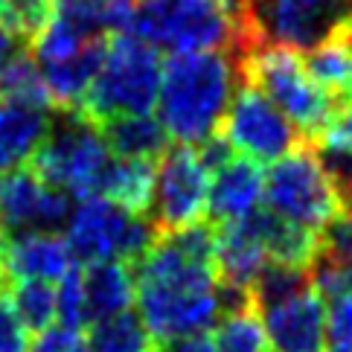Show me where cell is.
<instances>
[{"mask_svg": "<svg viewBox=\"0 0 352 352\" xmlns=\"http://www.w3.org/2000/svg\"><path fill=\"white\" fill-rule=\"evenodd\" d=\"M216 228L204 219L160 233L134 262V303L148 335L160 344L212 332L221 318L219 274L212 262Z\"/></svg>", "mask_w": 352, "mask_h": 352, "instance_id": "1", "label": "cell"}, {"mask_svg": "<svg viewBox=\"0 0 352 352\" xmlns=\"http://www.w3.org/2000/svg\"><path fill=\"white\" fill-rule=\"evenodd\" d=\"M242 85V67L233 50L172 53L163 65L157 91V120L169 140L201 146L219 134L228 105Z\"/></svg>", "mask_w": 352, "mask_h": 352, "instance_id": "2", "label": "cell"}, {"mask_svg": "<svg viewBox=\"0 0 352 352\" xmlns=\"http://www.w3.org/2000/svg\"><path fill=\"white\" fill-rule=\"evenodd\" d=\"M236 23V56L276 47L309 53L352 21V0H228Z\"/></svg>", "mask_w": 352, "mask_h": 352, "instance_id": "3", "label": "cell"}, {"mask_svg": "<svg viewBox=\"0 0 352 352\" xmlns=\"http://www.w3.org/2000/svg\"><path fill=\"white\" fill-rule=\"evenodd\" d=\"M163 76L160 53L134 32H114L105 38V56L82 96L79 111L94 122L125 114H148L157 102Z\"/></svg>", "mask_w": 352, "mask_h": 352, "instance_id": "4", "label": "cell"}, {"mask_svg": "<svg viewBox=\"0 0 352 352\" xmlns=\"http://www.w3.org/2000/svg\"><path fill=\"white\" fill-rule=\"evenodd\" d=\"M242 79L265 94L283 111V117L303 134V140H314L323 125L332 120L338 99L309 76L306 65L292 50L256 47L239 58Z\"/></svg>", "mask_w": 352, "mask_h": 352, "instance_id": "5", "label": "cell"}, {"mask_svg": "<svg viewBox=\"0 0 352 352\" xmlns=\"http://www.w3.org/2000/svg\"><path fill=\"white\" fill-rule=\"evenodd\" d=\"M111 160L99 125L79 108H56L53 122L32 155V172L73 198L96 195V184Z\"/></svg>", "mask_w": 352, "mask_h": 352, "instance_id": "6", "label": "cell"}, {"mask_svg": "<svg viewBox=\"0 0 352 352\" xmlns=\"http://www.w3.org/2000/svg\"><path fill=\"white\" fill-rule=\"evenodd\" d=\"M131 32L166 53H236V23L219 0H137Z\"/></svg>", "mask_w": 352, "mask_h": 352, "instance_id": "7", "label": "cell"}, {"mask_svg": "<svg viewBox=\"0 0 352 352\" xmlns=\"http://www.w3.org/2000/svg\"><path fill=\"white\" fill-rule=\"evenodd\" d=\"M67 245L85 265L125 262L134 265L157 242V228L146 212H131L105 195H87L73 207L67 221Z\"/></svg>", "mask_w": 352, "mask_h": 352, "instance_id": "8", "label": "cell"}, {"mask_svg": "<svg viewBox=\"0 0 352 352\" xmlns=\"http://www.w3.org/2000/svg\"><path fill=\"white\" fill-rule=\"evenodd\" d=\"M262 201L274 216L314 233H320L323 224L341 212L338 186L320 166L311 143L297 146L294 152L268 163Z\"/></svg>", "mask_w": 352, "mask_h": 352, "instance_id": "9", "label": "cell"}, {"mask_svg": "<svg viewBox=\"0 0 352 352\" xmlns=\"http://www.w3.org/2000/svg\"><path fill=\"white\" fill-rule=\"evenodd\" d=\"M210 169L201 163L195 146H169L155 169L152 201L146 216L152 219L157 233L181 230L186 224L207 219Z\"/></svg>", "mask_w": 352, "mask_h": 352, "instance_id": "10", "label": "cell"}, {"mask_svg": "<svg viewBox=\"0 0 352 352\" xmlns=\"http://www.w3.org/2000/svg\"><path fill=\"white\" fill-rule=\"evenodd\" d=\"M219 134L230 143L236 155L250 157L259 166L280 160L297 146H303V134L283 117V111L265 94L245 79L236 87Z\"/></svg>", "mask_w": 352, "mask_h": 352, "instance_id": "11", "label": "cell"}, {"mask_svg": "<svg viewBox=\"0 0 352 352\" xmlns=\"http://www.w3.org/2000/svg\"><path fill=\"white\" fill-rule=\"evenodd\" d=\"M73 195L47 186L32 169L0 175V233H58L73 216Z\"/></svg>", "mask_w": 352, "mask_h": 352, "instance_id": "12", "label": "cell"}, {"mask_svg": "<svg viewBox=\"0 0 352 352\" xmlns=\"http://www.w3.org/2000/svg\"><path fill=\"white\" fill-rule=\"evenodd\" d=\"M254 309L265 332V344L274 352H320L326 303L311 285Z\"/></svg>", "mask_w": 352, "mask_h": 352, "instance_id": "13", "label": "cell"}, {"mask_svg": "<svg viewBox=\"0 0 352 352\" xmlns=\"http://www.w3.org/2000/svg\"><path fill=\"white\" fill-rule=\"evenodd\" d=\"M76 256L67 245V239L47 230H27V233H0V271L6 280H41L58 283Z\"/></svg>", "mask_w": 352, "mask_h": 352, "instance_id": "14", "label": "cell"}, {"mask_svg": "<svg viewBox=\"0 0 352 352\" xmlns=\"http://www.w3.org/2000/svg\"><path fill=\"white\" fill-rule=\"evenodd\" d=\"M262 186L265 172L250 157L233 155L219 169L210 172V195H207V221H239L262 207Z\"/></svg>", "mask_w": 352, "mask_h": 352, "instance_id": "15", "label": "cell"}, {"mask_svg": "<svg viewBox=\"0 0 352 352\" xmlns=\"http://www.w3.org/2000/svg\"><path fill=\"white\" fill-rule=\"evenodd\" d=\"M56 108L0 96V175L23 169L38 152Z\"/></svg>", "mask_w": 352, "mask_h": 352, "instance_id": "16", "label": "cell"}, {"mask_svg": "<svg viewBox=\"0 0 352 352\" xmlns=\"http://www.w3.org/2000/svg\"><path fill=\"white\" fill-rule=\"evenodd\" d=\"M212 262H216L219 283L228 288L250 294V285L256 283L262 268L268 265V254L262 248L259 236L254 230V221L239 219L216 224V250H212Z\"/></svg>", "mask_w": 352, "mask_h": 352, "instance_id": "17", "label": "cell"}, {"mask_svg": "<svg viewBox=\"0 0 352 352\" xmlns=\"http://www.w3.org/2000/svg\"><path fill=\"white\" fill-rule=\"evenodd\" d=\"M85 294V326L131 311L134 303V274L125 262H91L82 271Z\"/></svg>", "mask_w": 352, "mask_h": 352, "instance_id": "18", "label": "cell"}, {"mask_svg": "<svg viewBox=\"0 0 352 352\" xmlns=\"http://www.w3.org/2000/svg\"><path fill=\"white\" fill-rule=\"evenodd\" d=\"M102 56H105V38H94L79 53L61 61H38L41 79L56 108H79L82 96L87 94L99 65H102Z\"/></svg>", "mask_w": 352, "mask_h": 352, "instance_id": "19", "label": "cell"}, {"mask_svg": "<svg viewBox=\"0 0 352 352\" xmlns=\"http://www.w3.org/2000/svg\"><path fill=\"white\" fill-rule=\"evenodd\" d=\"M102 131V140L111 155L131 157V160H152L157 163L163 152L172 146L166 129L152 114H125L96 122Z\"/></svg>", "mask_w": 352, "mask_h": 352, "instance_id": "20", "label": "cell"}, {"mask_svg": "<svg viewBox=\"0 0 352 352\" xmlns=\"http://www.w3.org/2000/svg\"><path fill=\"white\" fill-rule=\"evenodd\" d=\"M250 221H254V230L268 254V262L309 268V262L318 254V233L300 228L294 221H285L262 207L256 212H250Z\"/></svg>", "mask_w": 352, "mask_h": 352, "instance_id": "21", "label": "cell"}, {"mask_svg": "<svg viewBox=\"0 0 352 352\" xmlns=\"http://www.w3.org/2000/svg\"><path fill=\"white\" fill-rule=\"evenodd\" d=\"M155 186V163L152 160H131V157H111L96 184V195L117 201L120 207L131 212H146L152 201Z\"/></svg>", "mask_w": 352, "mask_h": 352, "instance_id": "22", "label": "cell"}, {"mask_svg": "<svg viewBox=\"0 0 352 352\" xmlns=\"http://www.w3.org/2000/svg\"><path fill=\"white\" fill-rule=\"evenodd\" d=\"M155 338L148 335L140 314L122 311L117 318L91 323L85 335L87 352H152Z\"/></svg>", "mask_w": 352, "mask_h": 352, "instance_id": "23", "label": "cell"}, {"mask_svg": "<svg viewBox=\"0 0 352 352\" xmlns=\"http://www.w3.org/2000/svg\"><path fill=\"white\" fill-rule=\"evenodd\" d=\"M309 58L303 61L309 76L318 82L323 91H329L338 102H344V91H346V79H349V67H352V53L349 44L344 41V35L338 32L329 41L318 44L314 50L306 53Z\"/></svg>", "mask_w": 352, "mask_h": 352, "instance_id": "24", "label": "cell"}, {"mask_svg": "<svg viewBox=\"0 0 352 352\" xmlns=\"http://www.w3.org/2000/svg\"><path fill=\"white\" fill-rule=\"evenodd\" d=\"M212 352H265V332L254 306L224 311L210 332Z\"/></svg>", "mask_w": 352, "mask_h": 352, "instance_id": "25", "label": "cell"}, {"mask_svg": "<svg viewBox=\"0 0 352 352\" xmlns=\"http://www.w3.org/2000/svg\"><path fill=\"white\" fill-rule=\"evenodd\" d=\"M9 303L27 332H41L56 320V288L41 280H18L9 288Z\"/></svg>", "mask_w": 352, "mask_h": 352, "instance_id": "26", "label": "cell"}, {"mask_svg": "<svg viewBox=\"0 0 352 352\" xmlns=\"http://www.w3.org/2000/svg\"><path fill=\"white\" fill-rule=\"evenodd\" d=\"M0 96H12V99H23V102H32V105L56 108L53 99H50L47 85L41 79L38 65H35V58H30L23 50L9 61L3 76H0Z\"/></svg>", "mask_w": 352, "mask_h": 352, "instance_id": "27", "label": "cell"}, {"mask_svg": "<svg viewBox=\"0 0 352 352\" xmlns=\"http://www.w3.org/2000/svg\"><path fill=\"white\" fill-rule=\"evenodd\" d=\"M56 0H0V27H6L21 44L35 41L53 18Z\"/></svg>", "mask_w": 352, "mask_h": 352, "instance_id": "28", "label": "cell"}, {"mask_svg": "<svg viewBox=\"0 0 352 352\" xmlns=\"http://www.w3.org/2000/svg\"><path fill=\"white\" fill-rule=\"evenodd\" d=\"M320 352H352V292L326 300Z\"/></svg>", "mask_w": 352, "mask_h": 352, "instance_id": "29", "label": "cell"}, {"mask_svg": "<svg viewBox=\"0 0 352 352\" xmlns=\"http://www.w3.org/2000/svg\"><path fill=\"white\" fill-rule=\"evenodd\" d=\"M56 318L61 326L82 329L85 326V294H82V271L73 265L58 280L56 288Z\"/></svg>", "mask_w": 352, "mask_h": 352, "instance_id": "30", "label": "cell"}, {"mask_svg": "<svg viewBox=\"0 0 352 352\" xmlns=\"http://www.w3.org/2000/svg\"><path fill=\"white\" fill-rule=\"evenodd\" d=\"M318 254L329 256L335 262L352 265V216L349 212H338L320 228L318 233Z\"/></svg>", "mask_w": 352, "mask_h": 352, "instance_id": "31", "label": "cell"}, {"mask_svg": "<svg viewBox=\"0 0 352 352\" xmlns=\"http://www.w3.org/2000/svg\"><path fill=\"white\" fill-rule=\"evenodd\" d=\"M27 352H87L85 346V335L82 329H70V326H53L35 332V338L30 341Z\"/></svg>", "mask_w": 352, "mask_h": 352, "instance_id": "32", "label": "cell"}, {"mask_svg": "<svg viewBox=\"0 0 352 352\" xmlns=\"http://www.w3.org/2000/svg\"><path fill=\"white\" fill-rule=\"evenodd\" d=\"M27 329L12 309L6 288H0V352H27Z\"/></svg>", "mask_w": 352, "mask_h": 352, "instance_id": "33", "label": "cell"}, {"mask_svg": "<svg viewBox=\"0 0 352 352\" xmlns=\"http://www.w3.org/2000/svg\"><path fill=\"white\" fill-rule=\"evenodd\" d=\"M309 143H329V146H338V148H344V152L352 155V105L349 102L338 105L332 120L326 122L323 131Z\"/></svg>", "mask_w": 352, "mask_h": 352, "instance_id": "34", "label": "cell"}, {"mask_svg": "<svg viewBox=\"0 0 352 352\" xmlns=\"http://www.w3.org/2000/svg\"><path fill=\"white\" fill-rule=\"evenodd\" d=\"M23 50V44L15 38V35H12L6 27H0V76H3V70H6V65L12 58H15L18 53Z\"/></svg>", "mask_w": 352, "mask_h": 352, "instance_id": "35", "label": "cell"}, {"mask_svg": "<svg viewBox=\"0 0 352 352\" xmlns=\"http://www.w3.org/2000/svg\"><path fill=\"white\" fill-rule=\"evenodd\" d=\"M338 198H341V207L349 212V216H352V181L349 184H344L341 186V190H338Z\"/></svg>", "mask_w": 352, "mask_h": 352, "instance_id": "36", "label": "cell"}, {"mask_svg": "<svg viewBox=\"0 0 352 352\" xmlns=\"http://www.w3.org/2000/svg\"><path fill=\"white\" fill-rule=\"evenodd\" d=\"M152 352H155V349H152ZM157 352H172V349H169V346H163V349H157Z\"/></svg>", "mask_w": 352, "mask_h": 352, "instance_id": "37", "label": "cell"}, {"mask_svg": "<svg viewBox=\"0 0 352 352\" xmlns=\"http://www.w3.org/2000/svg\"><path fill=\"white\" fill-rule=\"evenodd\" d=\"M0 274H3V271H0ZM6 283H9V280H6Z\"/></svg>", "mask_w": 352, "mask_h": 352, "instance_id": "38", "label": "cell"}]
</instances>
